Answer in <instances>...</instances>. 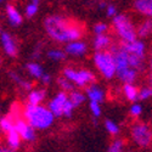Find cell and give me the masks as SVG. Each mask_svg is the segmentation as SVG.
<instances>
[{
    "mask_svg": "<svg viewBox=\"0 0 152 152\" xmlns=\"http://www.w3.org/2000/svg\"><path fill=\"white\" fill-rule=\"evenodd\" d=\"M45 29L54 40L58 43H68L82 37V28L75 23L61 16H51L45 21Z\"/></svg>",
    "mask_w": 152,
    "mask_h": 152,
    "instance_id": "1",
    "label": "cell"
},
{
    "mask_svg": "<svg viewBox=\"0 0 152 152\" xmlns=\"http://www.w3.org/2000/svg\"><path fill=\"white\" fill-rule=\"evenodd\" d=\"M24 119H26L34 129H46L54 122V115L49 110V107H44L39 105L29 104L24 108Z\"/></svg>",
    "mask_w": 152,
    "mask_h": 152,
    "instance_id": "2",
    "label": "cell"
},
{
    "mask_svg": "<svg viewBox=\"0 0 152 152\" xmlns=\"http://www.w3.org/2000/svg\"><path fill=\"white\" fill-rule=\"evenodd\" d=\"M94 62L97 69L105 78L111 79L116 74V65H115V57L112 53L102 51L100 50L94 55Z\"/></svg>",
    "mask_w": 152,
    "mask_h": 152,
    "instance_id": "3",
    "label": "cell"
},
{
    "mask_svg": "<svg viewBox=\"0 0 152 152\" xmlns=\"http://www.w3.org/2000/svg\"><path fill=\"white\" fill-rule=\"evenodd\" d=\"M113 26L123 42H133L136 39V32L130 20L124 15L113 16Z\"/></svg>",
    "mask_w": 152,
    "mask_h": 152,
    "instance_id": "4",
    "label": "cell"
},
{
    "mask_svg": "<svg viewBox=\"0 0 152 152\" xmlns=\"http://www.w3.org/2000/svg\"><path fill=\"white\" fill-rule=\"evenodd\" d=\"M132 136L135 144L140 147H147L152 141V132L145 123L135 124L132 129Z\"/></svg>",
    "mask_w": 152,
    "mask_h": 152,
    "instance_id": "5",
    "label": "cell"
},
{
    "mask_svg": "<svg viewBox=\"0 0 152 152\" xmlns=\"http://www.w3.org/2000/svg\"><path fill=\"white\" fill-rule=\"evenodd\" d=\"M63 75L78 86H85L94 80V74L86 69L75 71L73 68H66Z\"/></svg>",
    "mask_w": 152,
    "mask_h": 152,
    "instance_id": "6",
    "label": "cell"
},
{
    "mask_svg": "<svg viewBox=\"0 0 152 152\" xmlns=\"http://www.w3.org/2000/svg\"><path fill=\"white\" fill-rule=\"evenodd\" d=\"M15 130L20 134L21 139L24 141H33L35 137V129L26 119H16L14 123Z\"/></svg>",
    "mask_w": 152,
    "mask_h": 152,
    "instance_id": "7",
    "label": "cell"
},
{
    "mask_svg": "<svg viewBox=\"0 0 152 152\" xmlns=\"http://www.w3.org/2000/svg\"><path fill=\"white\" fill-rule=\"evenodd\" d=\"M67 100H68L67 94L65 91H61L49 102V110L53 112V115L55 117L62 116V110H63V106H65Z\"/></svg>",
    "mask_w": 152,
    "mask_h": 152,
    "instance_id": "8",
    "label": "cell"
},
{
    "mask_svg": "<svg viewBox=\"0 0 152 152\" xmlns=\"http://www.w3.org/2000/svg\"><path fill=\"white\" fill-rule=\"evenodd\" d=\"M113 57H115V65H116V73L129 68V62H128V53L121 46L119 49L113 48Z\"/></svg>",
    "mask_w": 152,
    "mask_h": 152,
    "instance_id": "9",
    "label": "cell"
},
{
    "mask_svg": "<svg viewBox=\"0 0 152 152\" xmlns=\"http://www.w3.org/2000/svg\"><path fill=\"white\" fill-rule=\"evenodd\" d=\"M122 48L125 50L128 54H134L140 57H144L145 54V45L140 40H133V42H124L122 44Z\"/></svg>",
    "mask_w": 152,
    "mask_h": 152,
    "instance_id": "10",
    "label": "cell"
},
{
    "mask_svg": "<svg viewBox=\"0 0 152 152\" xmlns=\"http://www.w3.org/2000/svg\"><path fill=\"white\" fill-rule=\"evenodd\" d=\"M0 37H1V44H3V48H4V51L11 57L16 56L17 46H16L15 40L12 39V37L9 33H5V32L0 33Z\"/></svg>",
    "mask_w": 152,
    "mask_h": 152,
    "instance_id": "11",
    "label": "cell"
},
{
    "mask_svg": "<svg viewBox=\"0 0 152 152\" xmlns=\"http://www.w3.org/2000/svg\"><path fill=\"white\" fill-rule=\"evenodd\" d=\"M85 51H86V45L83 42L72 40V42H68V44L66 46V53L69 55L80 56V55H84Z\"/></svg>",
    "mask_w": 152,
    "mask_h": 152,
    "instance_id": "12",
    "label": "cell"
},
{
    "mask_svg": "<svg viewBox=\"0 0 152 152\" xmlns=\"http://www.w3.org/2000/svg\"><path fill=\"white\" fill-rule=\"evenodd\" d=\"M86 96L89 97L90 101H97V102H102L105 99V94L102 89H100L97 85H91L86 89Z\"/></svg>",
    "mask_w": 152,
    "mask_h": 152,
    "instance_id": "13",
    "label": "cell"
},
{
    "mask_svg": "<svg viewBox=\"0 0 152 152\" xmlns=\"http://www.w3.org/2000/svg\"><path fill=\"white\" fill-rule=\"evenodd\" d=\"M135 9L140 14L152 17V0H136Z\"/></svg>",
    "mask_w": 152,
    "mask_h": 152,
    "instance_id": "14",
    "label": "cell"
},
{
    "mask_svg": "<svg viewBox=\"0 0 152 152\" xmlns=\"http://www.w3.org/2000/svg\"><path fill=\"white\" fill-rule=\"evenodd\" d=\"M6 15H7V18L10 21V23L12 26H18L22 22V16L20 15V12L16 10L15 6L12 5H7L6 6Z\"/></svg>",
    "mask_w": 152,
    "mask_h": 152,
    "instance_id": "15",
    "label": "cell"
},
{
    "mask_svg": "<svg viewBox=\"0 0 152 152\" xmlns=\"http://www.w3.org/2000/svg\"><path fill=\"white\" fill-rule=\"evenodd\" d=\"M7 145H9L10 150H17L21 145V136L15 130V128L7 132Z\"/></svg>",
    "mask_w": 152,
    "mask_h": 152,
    "instance_id": "16",
    "label": "cell"
},
{
    "mask_svg": "<svg viewBox=\"0 0 152 152\" xmlns=\"http://www.w3.org/2000/svg\"><path fill=\"white\" fill-rule=\"evenodd\" d=\"M116 74L118 75L122 82H124V83H133L135 80V78H136V69L129 67V68H125V69H123V71H121V72H118Z\"/></svg>",
    "mask_w": 152,
    "mask_h": 152,
    "instance_id": "17",
    "label": "cell"
},
{
    "mask_svg": "<svg viewBox=\"0 0 152 152\" xmlns=\"http://www.w3.org/2000/svg\"><path fill=\"white\" fill-rule=\"evenodd\" d=\"M123 91H124L125 97L128 99L129 101H135V100H137L139 91H137V89H136V86L133 85V83H125V85H124V88H123Z\"/></svg>",
    "mask_w": 152,
    "mask_h": 152,
    "instance_id": "18",
    "label": "cell"
},
{
    "mask_svg": "<svg viewBox=\"0 0 152 152\" xmlns=\"http://www.w3.org/2000/svg\"><path fill=\"white\" fill-rule=\"evenodd\" d=\"M108 45H110V38L107 35H105V33L104 34H96V38L94 40V46L97 51L106 49Z\"/></svg>",
    "mask_w": 152,
    "mask_h": 152,
    "instance_id": "19",
    "label": "cell"
},
{
    "mask_svg": "<svg viewBox=\"0 0 152 152\" xmlns=\"http://www.w3.org/2000/svg\"><path fill=\"white\" fill-rule=\"evenodd\" d=\"M44 99H45L44 90H32L28 95V102L32 105H39Z\"/></svg>",
    "mask_w": 152,
    "mask_h": 152,
    "instance_id": "20",
    "label": "cell"
},
{
    "mask_svg": "<svg viewBox=\"0 0 152 152\" xmlns=\"http://www.w3.org/2000/svg\"><path fill=\"white\" fill-rule=\"evenodd\" d=\"M27 69H28V72H29V74L32 75V77L38 78V79H40L42 75L44 74V71H43L42 66L38 65V63H35V62L28 63V65H27Z\"/></svg>",
    "mask_w": 152,
    "mask_h": 152,
    "instance_id": "21",
    "label": "cell"
},
{
    "mask_svg": "<svg viewBox=\"0 0 152 152\" xmlns=\"http://www.w3.org/2000/svg\"><path fill=\"white\" fill-rule=\"evenodd\" d=\"M68 100L72 102V105L74 106V107H77V106H79V105H82L83 102H84V100H85V96L82 94V93H79V91H71V94H69V96H68Z\"/></svg>",
    "mask_w": 152,
    "mask_h": 152,
    "instance_id": "22",
    "label": "cell"
},
{
    "mask_svg": "<svg viewBox=\"0 0 152 152\" xmlns=\"http://www.w3.org/2000/svg\"><path fill=\"white\" fill-rule=\"evenodd\" d=\"M142 58H144V57H140V56L134 55V54H128L129 67H132V68H134V69H139V68H141V65H142Z\"/></svg>",
    "mask_w": 152,
    "mask_h": 152,
    "instance_id": "23",
    "label": "cell"
},
{
    "mask_svg": "<svg viewBox=\"0 0 152 152\" xmlns=\"http://www.w3.org/2000/svg\"><path fill=\"white\" fill-rule=\"evenodd\" d=\"M14 119H12V117L11 116H9V117H4V118H1L0 119V129H1L3 132H10V130H12L14 129Z\"/></svg>",
    "mask_w": 152,
    "mask_h": 152,
    "instance_id": "24",
    "label": "cell"
},
{
    "mask_svg": "<svg viewBox=\"0 0 152 152\" xmlns=\"http://www.w3.org/2000/svg\"><path fill=\"white\" fill-rule=\"evenodd\" d=\"M151 31H152V22L146 21L145 23H142L141 26H140V28H139V31H137V34L144 38V37L148 35Z\"/></svg>",
    "mask_w": 152,
    "mask_h": 152,
    "instance_id": "25",
    "label": "cell"
},
{
    "mask_svg": "<svg viewBox=\"0 0 152 152\" xmlns=\"http://www.w3.org/2000/svg\"><path fill=\"white\" fill-rule=\"evenodd\" d=\"M58 85H60L65 91H72V90L74 89L73 83H72L69 79H67L65 75H63V78H60V79H58Z\"/></svg>",
    "mask_w": 152,
    "mask_h": 152,
    "instance_id": "26",
    "label": "cell"
},
{
    "mask_svg": "<svg viewBox=\"0 0 152 152\" xmlns=\"http://www.w3.org/2000/svg\"><path fill=\"white\" fill-rule=\"evenodd\" d=\"M48 56L54 61H62L66 57V54L63 51H61V50H51V51L48 53Z\"/></svg>",
    "mask_w": 152,
    "mask_h": 152,
    "instance_id": "27",
    "label": "cell"
},
{
    "mask_svg": "<svg viewBox=\"0 0 152 152\" xmlns=\"http://www.w3.org/2000/svg\"><path fill=\"white\" fill-rule=\"evenodd\" d=\"M105 126H106L107 132H108L111 135H116V134H118V132H119V126H118L115 122H112V121H106Z\"/></svg>",
    "mask_w": 152,
    "mask_h": 152,
    "instance_id": "28",
    "label": "cell"
},
{
    "mask_svg": "<svg viewBox=\"0 0 152 152\" xmlns=\"http://www.w3.org/2000/svg\"><path fill=\"white\" fill-rule=\"evenodd\" d=\"M90 111L93 113L94 117H99L101 115V107H100V102H97V101H90Z\"/></svg>",
    "mask_w": 152,
    "mask_h": 152,
    "instance_id": "29",
    "label": "cell"
},
{
    "mask_svg": "<svg viewBox=\"0 0 152 152\" xmlns=\"http://www.w3.org/2000/svg\"><path fill=\"white\" fill-rule=\"evenodd\" d=\"M73 110H74V106L72 105V102L69 100L66 101L65 106H63V110H62V115L66 116V117H71L72 113H73Z\"/></svg>",
    "mask_w": 152,
    "mask_h": 152,
    "instance_id": "30",
    "label": "cell"
},
{
    "mask_svg": "<svg viewBox=\"0 0 152 152\" xmlns=\"http://www.w3.org/2000/svg\"><path fill=\"white\" fill-rule=\"evenodd\" d=\"M151 96H152V88H144V89H141L140 91H139L137 99H140V100H147Z\"/></svg>",
    "mask_w": 152,
    "mask_h": 152,
    "instance_id": "31",
    "label": "cell"
},
{
    "mask_svg": "<svg viewBox=\"0 0 152 152\" xmlns=\"http://www.w3.org/2000/svg\"><path fill=\"white\" fill-rule=\"evenodd\" d=\"M123 146H124V142L122 140H116V141H113L110 146V151L111 152H119L123 150Z\"/></svg>",
    "mask_w": 152,
    "mask_h": 152,
    "instance_id": "32",
    "label": "cell"
},
{
    "mask_svg": "<svg viewBox=\"0 0 152 152\" xmlns=\"http://www.w3.org/2000/svg\"><path fill=\"white\" fill-rule=\"evenodd\" d=\"M37 11H38V4H29L27 7H26V15L28 17H33L35 14H37Z\"/></svg>",
    "mask_w": 152,
    "mask_h": 152,
    "instance_id": "33",
    "label": "cell"
},
{
    "mask_svg": "<svg viewBox=\"0 0 152 152\" xmlns=\"http://www.w3.org/2000/svg\"><path fill=\"white\" fill-rule=\"evenodd\" d=\"M142 113V107L140 106V105H133L132 107H130V115L132 116H134V117H139Z\"/></svg>",
    "mask_w": 152,
    "mask_h": 152,
    "instance_id": "34",
    "label": "cell"
},
{
    "mask_svg": "<svg viewBox=\"0 0 152 152\" xmlns=\"http://www.w3.org/2000/svg\"><path fill=\"white\" fill-rule=\"evenodd\" d=\"M94 31L96 34H104L107 31V24L106 23H97L94 27Z\"/></svg>",
    "mask_w": 152,
    "mask_h": 152,
    "instance_id": "35",
    "label": "cell"
},
{
    "mask_svg": "<svg viewBox=\"0 0 152 152\" xmlns=\"http://www.w3.org/2000/svg\"><path fill=\"white\" fill-rule=\"evenodd\" d=\"M116 15H117V10H116V7L113 6V5H108V6H107V16L113 17V16H116Z\"/></svg>",
    "mask_w": 152,
    "mask_h": 152,
    "instance_id": "36",
    "label": "cell"
},
{
    "mask_svg": "<svg viewBox=\"0 0 152 152\" xmlns=\"http://www.w3.org/2000/svg\"><path fill=\"white\" fill-rule=\"evenodd\" d=\"M18 84L23 88V89H26V90H32V88H33L32 83L31 82H27V80H21Z\"/></svg>",
    "mask_w": 152,
    "mask_h": 152,
    "instance_id": "37",
    "label": "cell"
},
{
    "mask_svg": "<svg viewBox=\"0 0 152 152\" xmlns=\"http://www.w3.org/2000/svg\"><path fill=\"white\" fill-rule=\"evenodd\" d=\"M40 79H42V82H43L44 84H49V83H50V75L44 73V74L42 75V78H40Z\"/></svg>",
    "mask_w": 152,
    "mask_h": 152,
    "instance_id": "38",
    "label": "cell"
},
{
    "mask_svg": "<svg viewBox=\"0 0 152 152\" xmlns=\"http://www.w3.org/2000/svg\"><path fill=\"white\" fill-rule=\"evenodd\" d=\"M32 3H34V4H38V3H39V0H32Z\"/></svg>",
    "mask_w": 152,
    "mask_h": 152,
    "instance_id": "39",
    "label": "cell"
},
{
    "mask_svg": "<svg viewBox=\"0 0 152 152\" xmlns=\"http://www.w3.org/2000/svg\"><path fill=\"white\" fill-rule=\"evenodd\" d=\"M151 67H152V62H151Z\"/></svg>",
    "mask_w": 152,
    "mask_h": 152,
    "instance_id": "40",
    "label": "cell"
},
{
    "mask_svg": "<svg viewBox=\"0 0 152 152\" xmlns=\"http://www.w3.org/2000/svg\"><path fill=\"white\" fill-rule=\"evenodd\" d=\"M1 1H3V0H0V3H1Z\"/></svg>",
    "mask_w": 152,
    "mask_h": 152,
    "instance_id": "41",
    "label": "cell"
},
{
    "mask_svg": "<svg viewBox=\"0 0 152 152\" xmlns=\"http://www.w3.org/2000/svg\"><path fill=\"white\" fill-rule=\"evenodd\" d=\"M0 113H1V111H0Z\"/></svg>",
    "mask_w": 152,
    "mask_h": 152,
    "instance_id": "42",
    "label": "cell"
}]
</instances>
